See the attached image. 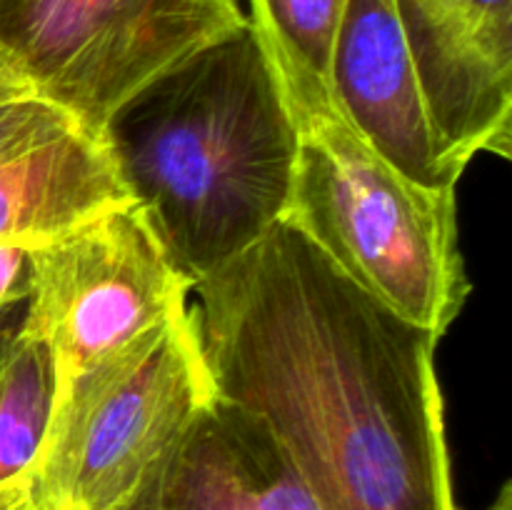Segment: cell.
Returning <instances> with one entry per match:
<instances>
[{"label":"cell","mask_w":512,"mask_h":510,"mask_svg":"<svg viewBox=\"0 0 512 510\" xmlns=\"http://www.w3.org/2000/svg\"><path fill=\"white\" fill-rule=\"evenodd\" d=\"M215 398L265 425L323 510H458L438 340L285 223L190 290Z\"/></svg>","instance_id":"obj_1"},{"label":"cell","mask_w":512,"mask_h":510,"mask_svg":"<svg viewBox=\"0 0 512 510\" xmlns=\"http://www.w3.org/2000/svg\"><path fill=\"white\" fill-rule=\"evenodd\" d=\"M103 138L193 285L283 220L295 128L250 25L145 85Z\"/></svg>","instance_id":"obj_2"},{"label":"cell","mask_w":512,"mask_h":510,"mask_svg":"<svg viewBox=\"0 0 512 510\" xmlns=\"http://www.w3.org/2000/svg\"><path fill=\"white\" fill-rule=\"evenodd\" d=\"M263 55L295 128L280 223L363 293L440 340L470 295L458 188L405 178L350 123L328 80L285 55Z\"/></svg>","instance_id":"obj_3"},{"label":"cell","mask_w":512,"mask_h":510,"mask_svg":"<svg viewBox=\"0 0 512 510\" xmlns=\"http://www.w3.org/2000/svg\"><path fill=\"white\" fill-rule=\"evenodd\" d=\"M213 395L188 303L55 395L30 473L40 510H115Z\"/></svg>","instance_id":"obj_4"},{"label":"cell","mask_w":512,"mask_h":510,"mask_svg":"<svg viewBox=\"0 0 512 510\" xmlns=\"http://www.w3.org/2000/svg\"><path fill=\"white\" fill-rule=\"evenodd\" d=\"M245 25L243 0H0V48L98 135L145 85Z\"/></svg>","instance_id":"obj_5"},{"label":"cell","mask_w":512,"mask_h":510,"mask_svg":"<svg viewBox=\"0 0 512 510\" xmlns=\"http://www.w3.org/2000/svg\"><path fill=\"white\" fill-rule=\"evenodd\" d=\"M190 290L148 215L128 198L30 245L20 328L48 348L58 395L90 365L183 310Z\"/></svg>","instance_id":"obj_6"},{"label":"cell","mask_w":512,"mask_h":510,"mask_svg":"<svg viewBox=\"0 0 512 510\" xmlns=\"http://www.w3.org/2000/svg\"><path fill=\"white\" fill-rule=\"evenodd\" d=\"M445 155H512V0H395Z\"/></svg>","instance_id":"obj_7"},{"label":"cell","mask_w":512,"mask_h":510,"mask_svg":"<svg viewBox=\"0 0 512 510\" xmlns=\"http://www.w3.org/2000/svg\"><path fill=\"white\" fill-rule=\"evenodd\" d=\"M330 85L350 123L405 178L458 188L438 138L395 0H348L330 65Z\"/></svg>","instance_id":"obj_8"},{"label":"cell","mask_w":512,"mask_h":510,"mask_svg":"<svg viewBox=\"0 0 512 510\" xmlns=\"http://www.w3.org/2000/svg\"><path fill=\"white\" fill-rule=\"evenodd\" d=\"M115 510H323L253 415L215 398Z\"/></svg>","instance_id":"obj_9"},{"label":"cell","mask_w":512,"mask_h":510,"mask_svg":"<svg viewBox=\"0 0 512 510\" xmlns=\"http://www.w3.org/2000/svg\"><path fill=\"white\" fill-rule=\"evenodd\" d=\"M53 395L48 348L20 323L0 330V488L33 473L48 433Z\"/></svg>","instance_id":"obj_10"},{"label":"cell","mask_w":512,"mask_h":510,"mask_svg":"<svg viewBox=\"0 0 512 510\" xmlns=\"http://www.w3.org/2000/svg\"><path fill=\"white\" fill-rule=\"evenodd\" d=\"M348 0H248V25L265 53L285 55L330 83Z\"/></svg>","instance_id":"obj_11"},{"label":"cell","mask_w":512,"mask_h":510,"mask_svg":"<svg viewBox=\"0 0 512 510\" xmlns=\"http://www.w3.org/2000/svg\"><path fill=\"white\" fill-rule=\"evenodd\" d=\"M78 128L83 125L70 110L38 93L0 103V165Z\"/></svg>","instance_id":"obj_12"},{"label":"cell","mask_w":512,"mask_h":510,"mask_svg":"<svg viewBox=\"0 0 512 510\" xmlns=\"http://www.w3.org/2000/svg\"><path fill=\"white\" fill-rule=\"evenodd\" d=\"M28 293V248L0 243V318Z\"/></svg>","instance_id":"obj_13"},{"label":"cell","mask_w":512,"mask_h":510,"mask_svg":"<svg viewBox=\"0 0 512 510\" xmlns=\"http://www.w3.org/2000/svg\"><path fill=\"white\" fill-rule=\"evenodd\" d=\"M33 93H38V90L30 83L25 70L0 48V103H8V100L23 98V95Z\"/></svg>","instance_id":"obj_14"},{"label":"cell","mask_w":512,"mask_h":510,"mask_svg":"<svg viewBox=\"0 0 512 510\" xmlns=\"http://www.w3.org/2000/svg\"><path fill=\"white\" fill-rule=\"evenodd\" d=\"M0 510H40L30 478L0 488Z\"/></svg>","instance_id":"obj_15"},{"label":"cell","mask_w":512,"mask_h":510,"mask_svg":"<svg viewBox=\"0 0 512 510\" xmlns=\"http://www.w3.org/2000/svg\"><path fill=\"white\" fill-rule=\"evenodd\" d=\"M488 510H512V483H503V488H500V493L495 495L493 505H490Z\"/></svg>","instance_id":"obj_16"}]
</instances>
